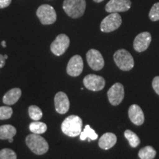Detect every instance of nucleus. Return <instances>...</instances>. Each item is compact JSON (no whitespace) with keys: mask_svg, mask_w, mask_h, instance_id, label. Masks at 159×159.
<instances>
[{"mask_svg":"<svg viewBox=\"0 0 159 159\" xmlns=\"http://www.w3.org/2000/svg\"><path fill=\"white\" fill-rule=\"evenodd\" d=\"M16 134V129L11 125H5L0 126V139H12Z\"/></svg>","mask_w":159,"mask_h":159,"instance_id":"18","label":"nucleus"},{"mask_svg":"<svg viewBox=\"0 0 159 159\" xmlns=\"http://www.w3.org/2000/svg\"><path fill=\"white\" fill-rule=\"evenodd\" d=\"M86 60L89 66L94 71L101 70L105 65L102 54L97 49H91L89 50L86 54Z\"/></svg>","mask_w":159,"mask_h":159,"instance_id":"9","label":"nucleus"},{"mask_svg":"<svg viewBox=\"0 0 159 159\" xmlns=\"http://www.w3.org/2000/svg\"><path fill=\"white\" fill-rule=\"evenodd\" d=\"M55 110L58 114H64L69 111L70 102L67 95L64 92L60 91L55 96Z\"/></svg>","mask_w":159,"mask_h":159,"instance_id":"14","label":"nucleus"},{"mask_svg":"<svg viewBox=\"0 0 159 159\" xmlns=\"http://www.w3.org/2000/svg\"><path fill=\"white\" fill-rule=\"evenodd\" d=\"M94 1L95 2H97V3H99V2H101L104 1V0H94Z\"/></svg>","mask_w":159,"mask_h":159,"instance_id":"31","label":"nucleus"},{"mask_svg":"<svg viewBox=\"0 0 159 159\" xmlns=\"http://www.w3.org/2000/svg\"><path fill=\"white\" fill-rule=\"evenodd\" d=\"M69 44H70L69 38L65 34H60L51 43L50 49L53 54L57 56H61L67 50Z\"/></svg>","mask_w":159,"mask_h":159,"instance_id":"7","label":"nucleus"},{"mask_svg":"<svg viewBox=\"0 0 159 159\" xmlns=\"http://www.w3.org/2000/svg\"><path fill=\"white\" fill-rule=\"evenodd\" d=\"M83 121L80 117L76 115H71L66 117L61 125V130L66 136L76 137L82 132Z\"/></svg>","mask_w":159,"mask_h":159,"instance_id":"1","label":"nucleus"},{"mask_svg":"<svg viewBox=\"0 0 159 159\" xmlns=\"http://www.w3.org/2000/svg\"><path fill=\"white\" fill-rule=\"evenodd\" d=\"M117 141L116 135L113 133H106L100 137L99 140V146L103 150H109L116 144Z\"/></svg>","mask_w":159,"mask_h":159,"instance_id":"16","label":"nucleus"},{"mask_svg":"<svg viewBox=\"0 0 159 159\" xmlns=\"http://www.w3.org/2000/svg\"><path fill=\"white\" fill-rule=\"evenodd\" d=\"M125 97L124 86L120 83H116L109 89L108 98L112 105H118L122 102Z\"/></svg>","mask_w":159,"mask_h":159,"instance_id":"10","label":"nucleus"},{"mask_svg":"<svg viewBox=\"0 0 159 159\" xmlns=\"http://www.w3.org/2000/svg\"><path fill=\"white\" fill-rule=\"evenodd\" d=\"M12 0H0V9L7 7L11 4Z\"/></svg>","mask_w":159,"mask_h":159,"instance_id":"28","label":"nucleus"},{"mask_svg":"<svg viewBox=\"0 0 159 159\" xmlns=\"http://www.w3.org/2000/svg\"><path fill=\"white\" fill-rule=\"evenodd\" d=\"M26 144L33 153L43 155L49 150V144L41 135L32 134L26 138Z\"/></svg>","mask_w":159,"mask_h":159,"instance_id":"2","label":"nucleus"},{"mask_svg":"<svg viewBox=\"0 0 159 159\" xmlns=\"http://www.w3.org/2000/svg\"><path fill=\"white\" fill-rule=\"evenodd\" d=\"M122 18L117 13H111L102 20L100 30L103 33H111L116 30L122 25Z\"/></svg>","mask_w":159,"mask_h":159,"instance_id":"6","label":"nucleus"},{"mask_svg":"<svg viewBox=\"0 0 159 159\" xmlns=\"http://www.w3.org/2000/svg\"><path fill=\"white\" fill-rule=\"evenodd\" d=\"M47 130V126L45 123L39 122V121H34L31 122L30 125V130L33 134L41 135L44 133Z\"/></svg>","mask_w":159,"mask_h":159,"instance_id":"21","label":"nucleus"},{"mask_svg":"<svg viewBox=\"0 0 159 159\" xmlns=\"http://www.w3.org/2000/svg\"><path fill=\"white\" fill-rule=\"evenodd\" d=\"M36 15L42 25H49L55 23L57 14L55 9L49 5H42L38 8Z\"/></svg>","mask_w":159,"mask_h":159,"instance_id":"5","label":"nucleus"},{"mask_svg":"<svg viewBox=\"0 0 159 159\" xmlns=\"http://www.w3.org/2000/svg\"><path fill=\"white\" fill-rule=\"evenodd\" d=\"M13 114V109L9 106L0 107V119H8Z\"/></svg>","mask_w":159,"mask_h":159,"instance_id":"26","label":"nucleus"},{"mask_svg":"<svg viewBox=\"0 0 159 159\" xmlns=\"http://www.w3.org/2000/svg\"><path fill=\"white\" fill-rule=\"evenodd\" d=\"M85 7V0H64L63 3V8L65 13L72 19L83 16Z\"/></svg>","mask_w":159,"mask_h":159,"instance_id":"3","label":"nucleus"},{"mask_svg":"<svg viewBox=\"0 0 159 159\" xmlns=\"http://www.w3.org/2000/svg\"><path fill=\"white\" fill-rule=\"evenodd\" d=\"M83 69V61L81 56L74 55L69 61L66 67L67 74L71 77H77L82 73Z\"/></svg>","mask_w":159,"mask_h":159,"instance_id":"12","label":"nucleus"},{"mask_svg":"<svg viewBox=\"0 0 159 159\" xmlns=\"http://www.w3.org/2000/svg\"><path fill=\"white\" fill-rule=\"evenodd\" d=\"M21 96V90L19 88L12 89L3 97V102L7 105L15 104Z\"/></svg>","mask_w":159,"mask_h":159,"instance_id":"17","label":"nucleus"},{"mask_svg":"<svg viewBox=\"0 0 159 159\" xmlns=\"http://www.w3.org/2000/svg\"><path fill=\"white\" fill-rule=\"evenodd\" d=\"M131 2L130 0H110L105 5V11L108 13L126 12L130 10Z\"/></svg>","mask_w":159,"mask_h":159,"instance_id":"11","label":"nucleus"},{"mask_svg":"<svg viewBox=\"0 0 159 159\" xmlns=\"http://www.w3.org/2000/svg\"><path fill=\"white\" fill-rule=\"evenodd\" d=\"M80 140L82 141H85V139H88L89 142H90V141L96 140L98 138V135L96 134L94 130H93L91 128L90 125H85L84 130L80 133Z\"/></svg>","mask_w":159,"mask_h":159,"instance_id":"19","label":"nucleus"},{"mask_svg":"<svg viewBox=\"0 0 159 159\" xmlns=\"http://www.w3.org/2000/svg\"><path fill=\"white\" fill-rule=\"evenodd\" d=\"M125 137L128 139L129 144L133 148H137L140 144V139L139 136L130 130H126L125 131Z\"/></svg>","mask_w":159,"mask_h":159,"instance_id":"22","label":"nucleus"},{"mask_svg":"<svg viewBox=\"0 0 159 159\" xmlns=\"http://www.w3.org/2000/svg\"><path fill=\"white\" fill-rule=\"evenodd\" d=\"M156 156V151L152 146H146L139 150L140 159H153Z\"/></svg>","mask_w":159,"mask_h":159,"instance_id":"20","label":"nucleus"},{"mask_svg":"<svg viewBox=\"0 0 159 159\" xmlns=\"http://www.w3.org/2000/svg\"><path fill=\"white\" fill-rule=\"evenodd\" d=\"M83 84L87 89L93 91H101L104 89L105 80L102 77L96 75H88L83 79Z\"/></svg>","mask_w":159,"mask_h":159,"instance_id":"8","label":"nucleus"},{"mask_svg":"<svg viewBox=\"0 0 159 159\" xmlns=\"http://www.w3.org/2000/svg\"><path fill=\"white\" fill-rule=\"evenodd\" d=\"M149 18L151 21H156L159 20V2H157L152 5L151 7L150 13H149Z\"/></svg>","mask_w":159,"mask_h":159,"instance_id":"25","label":"nucleus"},{"mask_svg":"<svg viewBox=\"0 0 159 159\" xmlns=\"http://www.w3.org/2000/svg\"><path fill=\"white\" fill-rule=\"evenodd\" d=\"M114 60L119 69L122 71H130L134 66V57L126 49L117 50L114 55Z\"/></svg>","mask_w":159,"mask_h":159,"instance_id":"4","label":"nucleus"},{"mask_svg":"<svg viewBox=\"0 0 159 159\" xmlns=\"http://www.w3.org/2000/svg\"><path fill=\"white\" fill-rule=\"evenodd\" d=\"M28 112L30 117L34 121H39V119L42 118V111L41 110L39 107L36 106V105H31V106H30Z\"/></svg>","mask_w":159,"mask_h":159,"instance_id":"23","label":"nucleus"},{"mask_svg":"<svg viewBox=\"0 0 159 159\" xmlns=\"http://www.w3.org/2000/svg\"><path fill=\"white\" fill-rule=\"evenodd\" d=\"M152 88L156 94L159 95V76L156 77L152 80Z\"/></svg>","mask_w":159,"mask_h":159,"instance_id":"27","label":"nucleus"},{"mask_svg":"<svg viewBox=\"0 0 159 159\" xmlns=\"http://www.w3.org/2000/svg\"><path fill=\"white\" fill-rule=\"evenodd\" d=\"M4 57H5V59H7V57H8V56H7V55H4Z\"/></svg>","mask_w":159,"mask_h":159,"instance_id":"33","label":"nucleus"},{"mask_svg":"<svg viewBox=\"0 0 159 159\" xmlns=\"http://www.w3.org/2000/svg\"><path fill=\"white\" fill-rule=\"evenodd\" d=\"M151 40H152V36L148 32H143L139 33L134 39V49L138 52H142L145 51L150 46Z\"/></svg>","mask_w":159,"mask_h":159,"instance_id":"13","label":"nucleus"},{"mask_svg":"<svg viewBox=\"0 0 159 159\" xmlns=\"http://www.w3.org/2000/svg\"><path fill=\"white\" fill-rule=\"evenodd\" d=\"M5 60L6 59L4 57V55L0 54V69L2 68V67L5 66Z\"/></svg>","mask_w":159,"mask_h":159,"instance_id":"29","label":"nucleus"},{"mask_svg":"<svg viewBox=\"0 0 159 159\" xmlns=\"http://www.w3.org/2000/svg\"><path fill=\"white\" fill-rule=\"evenodd\" d=\"M128 116L130 121L136 125H142L144 122V115L138 105H130L128 109Z\"/></svg>","mask_w":159,"mask_h":159,"instance_id":"15","label":"nucleus"},{"mask_svg":"<svg viewBox=\"0 0 159 159\" xmlns=\"http://www.w3.org/2000/svg\"><path fill=\"white\" fill-rule=\"evenodd\" d=\"M2 45L3 47H6V42L5 41H2Z\"/></svg>","mask_w":159,"mask_h":159,"instance_id":"30","label":"nucleus"},{"mask_svg":"<svg viewBox=\"0 0 159 159\" xmlns=\"http://www.w3.org/2000/svg\"><path fill=\"white\" fill-rule=\"evenodd\" d=\"M8 141H9V142H10V143L13 142V138H12V139H8Z\"/></svg>","mask_w":159,"mask_h":159,"instance_id":"32","label":"nucleus"},{"mask_svg":"<svg viewBox=\"0 0 159 159\" xmlns=\"http://www.w3.org/2000/svg\"><path fill=\"white\" fill-rule=\"evenodd\" d=\"M16 152L11 149L5 148L0 150V159H16Z\"/></svg>","mask_w":159,"mask_h":159,"instance_id":"24","label":"nucleus"}]
</instances>
